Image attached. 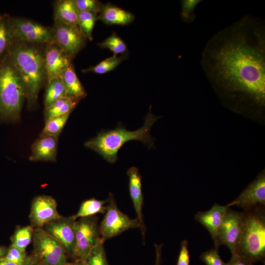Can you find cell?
<instances>
[{
    "label": "cell",
    "mask_w": 265,
    "mask_h": 265,
    "mask_svg": "<svg viewBox=\"0 0 265 265\" xmlns=\"http://www.w3.org/2000/svg\"><path fill=\"white\" fill-rule=\"evenodd\" d=\"M201 64L223 104L243 115L263 119L265 109V23L245 15L214 34Z\"/></svg>",
    "instance_id": "6da1fadb"
},
{
    "label": "cell",
    "mask_w": 265,
    "mask_h": 265,
    "mask_svg": "<svg viewBox=\"0 0 265 265\" xmlns=\"http://www.w3.org/2000/svg\"><path fill=\"white\" fill-rule=\"evenodd\" d=\"M151 106L145 117L143 126L133 131L127 130L121 123L113 130H103L97 135L84 143L85 147L100 155L104 159L111 163L118 159V153L123 145L131 140H138L151 148L154 140L150 135L151 128L160 116L154 115L151 112Z\"/></svg>",
    "instance_id": "7a4b0ae2"
},
{
    "label": "cell",
    "mask_w": 265,
    "mask_h": 265,
    "mask_svg": "<svg viewBox=\"0 0 265 265\" xmlns=\"http://www.w3.org/2000/svg\"><path fill=\"white\" fill-rule=\"evenodd\" d=\"M9 57L23 81L29 105H33L46 76L44 56L36 48L17 44L9 49Z\"/></svg>",
    "instance_id": "3957f363"
},
{
    "label": "cell",
    "mask_w": 265,
    "mask_h": 265,
    "mask_svg": "<svg viewBox=\"0 0 265 265\" xmlns=\"http://www.w3.org/2000/svg\"><path fill=\"white\" fill-rule=\"evenodd\" d=\"M26 98L23 81L8 56L0 63V119L18 120Z\"/></svg>",
    "instance_id": "277c9868"
},
{
    "label": "cell",
    "mask_w": 265,
    "mask_h": 265,
    "mask_svg": "<svg viewBox=\"0 0 265 265\" xmlns=\"http://www.w3.org/2000/svg\"><path fill=\"white\" fill-rule=\"evenodd\" d=\"M254 264L265 262V212L258 206L244 211L240 238L237 251Z\"/></svg>",
    "instance_id": "5b68a950"
},
{
    "label": "cell",
    "mask_w": 265,
    "mask_h": 265,
    "mask_svg": "<svg viewBox=\"0 0 265 265\" xmlns=\"http://www.w3.org/2000/svg\"><path fill=\"white\" fill-rule=\"evenodd\" d=\"M78 219L75 222L76 242L71 258L85 262L92 249L102 238L96 215Z\"/></svg>",
    "instance_id": "8992f818"
},
{
    "label": "cell",
    "mask_w": 265,
    "mask_h": 265,
    "mask_svg": "<svg viewBox=\"0 0 265 265\" xmlns=\"http://www.w3.org/2000/svg\"><path fill=\"white\" fill-rule=\"evenodd\" d=\"M32 242L34 256L47 265H65L67 255L61 245L42 228H34Z\"/></svg>",
    "instance_id": "52a82bcc"
},
{
    "label": "cell",
    "mask_w": 265,
    "mask_h": 265,
    "mask_svg": "<svg viewBox=\"0 0 265 265\" xmlns=\"http://www.w3.org/2000/svg\"><path fill=\"white\" fill-rule=\"evenodd\" d=\"M107 199L105 215L99 225L102 239L105 241L130 229L140 228L137 218L131 219L119 210L112 193Z\"/></svg>",
    "instance_id": "ba28073f"
},
{
    "label": "cell",
    "mask_w": 265,
    "mask_h": 265,
    "mask_svg": "<svg viewBox=\"0 0 265 265\" xmlns=\"http://www.w3.org/2000/svg\"><path fill=\"white\" fill-rule=\"evenodd\" d=\"M11 41L14 40L49 44L53 42L52 29L21 19L7 20Z\"/></svg>",
    "instance_id": "9c48e42d"
},
{
    "label": "cell",
    "mask_w": 265,
    "mask_h": 265,
    "mask_svg": "<svg viewBox=\"0 0 265 265\" xmlns=\"http://www.w3.org/2000/svg\"><path fill=\"white\" fill-rule=\"evenodd\" d=\"M53 42L71 58L84 46L86 38L78 26L54 22L52 29Z\"/></svg>",
    "instance_id": "30bf717a"
},
{
    "label": "cell",
    "mask_w": 265,
    "mask_h": 265,
    "mask_svg": "<svg viewBox=\"0 0 265 265\" xmlns=\"http://www.w3.org/2000/svg\"><path fill=\"white\" fill-rule=\"evenodd\" d=\"M243 212L227 209L217 235L218 246L225 245L231 254L236 252L239 242Z\"/></svg>",
    "instance_id": "8fae6325"
},
{
    "label": "cell",
    "mask_w": 265,
    "mask_h": 265,
    "mask_svg": "<svg viewBox=\"0 0 265 265\" xmlns=\"http://www.w3.org/2000/svg\"><path fill=\"white\" fill-rule=\"evenodd\" d=\"M73 215H61L43 226L42 229L63 247L67 256L72 257L76 242L75 222Z\"/></svg>",
    "instance_id": "7c38bea8"
},
{
    "label": "cell",
    "mask_w": 265,
    "mask_h": 265,
    "mask_svg": "<svg viewBox=\"0 0 265 265\" xmlns=\"http://www.w3.org/2000/svg\"><path fill=\"white\" fill-rule=\"evenodd\" d=\"M57 202L52 196L41 195L35 197L31 202L29 218L33 228L44 226L61 215L57 209Z\"/></svg>",
    "instance_id": "4fadbf2b"
},
{
    "label": "cell",
    "mask_w": 265,
    "mask_h": 265,
    "mask_svg": "<svg viewBox=\"0 0 265 265\" xmlns=\"http://www.w3.org/2000/svg\"><path fill=\"white\" fill-rule=\"evenodd\" d=\"M228 207L236 206L246 211L265 205V173L264 170L233 201Z\"/></svg>",
    "instance_id": "5bb4252c"
},
{
    "label": "cell",
    "mask_w": 265,
    "mask_h": 265,
    "mask_svg": "<svg viewBox=\"0 0 265 265\" xmlns=\"http://www.w3.org/2000/svg\"><path fill=\"white\" fill-rule=\"evenodd\" d=\"M71 58L54 42L48 44L44 56L48 82L59 78L71 64Z\"/></svg>",
    "instance_id": "9a60e30c"
},
{
    "label": "cell",
    "mask_w": 265,
    "mask_h": 265,
    "mask_svg": "<svg viewBox=\"0 0 265 265\" xmlns=\"http://www.w3.org/2000/svg\"><path fill=\"white\" fill-rule=\"evenodd\" d=\"M228 206L215 203L208 211H199L195 215L196 221L205 227L210 233L213 241L214 248L218 251L217 235L223 221Z\"/></svg>",
    "instance_id": "2e32d148"
},
{
    "label": "cell",
    "mask_w": 265,
    "mask_h": 265,
    "mask_svg": "<svg viewBox=\"0 0 265 265\" xmlns=\"http://www.w3.org/2000/svg\"><path fill=\"white\" fill-rule=\"evenodd\" d=\"M129 177V190L131 198L137 215V219L140 223V229L143 238L146 228L144 222L142 213L143 195L142 190V177L137 168L134 166L130 167L127 171Z\"/></svg>",
    "instance_id": "e0dca14e"
},
{
    "label": "cell",
    "mask_w": 265,
    "mask_h": 265,
    "mask_svg": "<svg viewBox=\"0 0 265 265\" xmlns=\"http://www.w3.org/2000/svg\"><path fill=\"white\" fill-rule=\"evenodd\" d=\"M57 145L58 137L48 135H40L31 146L29 160L32 161H56Z\"/></svg>",
    "instance_id": "ac0fdd59"
},
{
    "label": "cell",
    "mask_w": 265,
    "mask_h": 265,
    "mask_svg": "<svg viewBox=\"0 0 265 265\" xmlns=\"http://www.w3.org/2000/svg\"><path fill=\"white\" fill-rule=\"evenodd\" d=\"M99 13L98 19L107 25H125L134 18L132 13L109 3L103 5Z\"/></svg>",
    "instance_id": "d6986e66"
},
{
    "label": "cell",
    "mask_w": 265,
    "mask_h": 265,
    "mask_svg": "<svg viewBox=\"0 0 265 265\" xmlns=\"http://www.w3.org/2000/svg\"><path fill=\"white\" fill-rule=\"evenodd\" d=\"M79 13L74 0L57 1L54 7V22L78 26Z\"/></svg>",
    "instance_id": "ffe728a7"
},
{
    "label": "cell",
    "mask_w": 265,
    "mask_h": 265,
    "mask_svg": "<svg viewBox=\"0 0 265 265\" xmlns=\"http://www.w3.org/2000/svg\"><path fill=\"white\" fill-rule=\"evenodd\" d=\"M59 77L65 87L68 97L79 101L86 96V92L72 64Z\"/></svg>",
    "instance_id": "44dd1931"
},
{
    "label": "cell",
    "mask_w": 265,
    "mask_h": 265,
    "mask_svg": "<svg viewBox=\"0 0 265 265\" xmlns=\"http://www.w3.org/2000/svg\"><path fill=\"white\" fill-rule=\"evenodd\" d=\"M78 101L69 97L57 100L48 108H45V121L53 118L71 113L78 103Z\"/></svg>",
    "instance_id": "7402d4cb"
},
{
    "label": "cell",
    "mask_w": 265,
    "mask_h": 265,
    "mask_svg": "<svg viewBox=\"0 0 265 265\" xmlns=\"http://www.w3.org/2000/svg\"><path fill=\"white\" fill-rule=\"evenodd\" d=\"M107 199L98 200L94 198L83 201L76 214L73 215L75 219L95 215L97 213H105Z\"/></svg>",
    "instance_id": "603a6c76"
},
{
    "label": "cell",
    "mask_w": 265,
    "mask_h": 265,
    "mask_svg": "<svg viewBox=\"0 0 265 265\" xmlns=\"http://www.w3.org/2000/svg\"><path fill=\"white\" fill-rule=\"evenodd\" d=\"M65 97H68L66 90L60 77L48 82L44 97L45 108Z\"/></svg>",
    "instance_id": "cb8c5ba5"
},
{
    "label": "cell",
    "mask_w": 265,
    "mask_h": 265,
    "mask_svg": "<svg viewBox=\"0 0 265 265\" xmlns=\"http://www.w3.org/2000/svg\"><path fill=\"white\" fill-rule=\"evenodd\" d=\"M33 231L34 228L30 225L17 227L11 238V245L26 251V248L32 242Z\"/></svg>",
    "instance_id": "d4e9b609"
},
{
    "label": "cell",
    "mask_w": 265,
    "mask_h": 265,
    "mask_svg": "<svg viewBox=\"0 0 265 265\" xmlns=\"http://www.w3.org/2000/svg\"><path fill=\"white\" fill-rule=\"evenodd\" d=\"M98 12L95 11H80L79 13L78 26L86 38L92 40V31Z\"/></svg>",
    "instance_id": "484cf974"
},
{
    "label": "cell",
    "mask_w": 265,
    "mask_h": 265,
    "mask_svg": "<svg viewBox=\"0 0 265 265\" xmlns=\"http://www.w3.org/2000/svg\"><path fill=\"white\" fill-rule=\"evenodd\" d=\"M71 113L53 118L45 121V126L40 135H51L58 137Z\"/></svg>",
    "instance_id": "4316f807"
},
{
    "label": "cell",
    "mask_w": 265,
    "mask_h": 265,
    "mask_svg": "<svg viewBox=\"0 0 265 265\" xmlns=\"http://www.w3.org/2000/svg\"><path fill=\"white\" fill-rule=\"evenodd\" d=\"M125 56L113 55L102 61L96 65L82 70L83 73L92 72L103 74L114 69L123 60Z\"/></svg>",
    "instance_id": "83f0119b"
},
{
    "label": "cell",
    "mask_w": 265,
    "mask_h": 265,
    "mask_svg": "<svg viewBox=\"0 0 265 265\" xmlns=\"http://www.w3.org/2000/svg\"><path fill=\"white\" fill-rule=\"evenodd\" d=\"M104 241L103 239L101 240L92 249L85 261L87 265H108L104 245Z\"/></svg>",
    "instance_id": "f1b7e54d"
},
{
    "label": "cell",
    "mask_w": 265,
    "mask_h": 265,
    "mask_svg": "<svg viewBox=\"0 0 265 265\" xmlns=\"http://www.w3.org/2000/svg\"><path fill=\"white\" fill-rule=\"evenodd\" d=\"M101 48H107L114 53V55L123 53L127 50L126 44L115 33H112L98 45Z\"/></svg>",
    "instance_id": "f546056e"
},
{
    "label": "cell",
    "mask_w": 265,
    "mask_h": 265,
    "mask_svg": "<svg viewBox=\"0 0 265 265\" xmlns=\"http://www.w3.org/2000/svg\"><path fill=\"white\" fill-rule=\"evenodd\" d=\"M202 0H182L181 1V10L180 17L185 23H191L196 18L195 9Z\"/></svg>",
    "instance_id": "4dcf8cb0"
},
{
    "label": "cell",
    "mask_w": 265,
    "mask_h": 265,
    "mask_svg": "<svg viewBox=\"0 0 265 265\" xmlns=\"http://www.w3.org/2000/svg\"><path fill=\"white\" fill-rule=\"evenodd\" d=\"M31 256H27L26 251H23L11 245L7 249L4 259L17 264H23L28 261Z\"/></svg>",
    "instance_id": "1f68e13d"
},
{
    "label": "cell",
    "mask_w": 265,
    "mask_h": 265,
    "mask_svg": "<svg viewBox=\"0 0 265 265\" xmlns=\"http://www.w3.org/2000/svg\"><path fill=\"white\" fill-rule=\"evenodd\" d=\"M10 42L8 21L3 17L0 21V56L10 46Z\"/></svg>",
    "instance_id": "d6a6232c"
},
{
    "label": "cell",
    "mask_w": 265,
    "mask_h": 265,
    "mask_svg": "<svg viewBox=\"0 0 265 265\" xmlns=\"http://www.w3.org/2000/svg\"><path fill=\"white\" fill-rule=\"evenodd\" d=\"M214 248L202 253L200 258L206 265H228L221 259Z\"/></svg>",
    "instance_id": "836d02e7"
},
{
    "label": "cell",
    "mask_w": 265,
    "mask_h": 265,
    "mask_svg": "<svg viewBox=\"0 0 265 265\" xmlns=\"http://www.w3.org/2000/svg\"><path fill=\"white\" fill-rule=\"evenodd\" d=\"M76 6L79 12L95 11L99 13L103 5L95 0H74Z\"/></svg>",
    "instance_id": "e575fe53"
},
{
    "label": "cell",
    "mask_w": 265,
    "mask_h": 265,
    "mask_svg": "<svg viewBox=\"0 0 265 265\" xmlns=\"http://www.w3.org/2000/svg\"><path fill=\"white\" fill-rule=\"evenodd\" d=\"M188 246L187 240L182 241L176 265H189L190 255Z\"/></svg>",
    "instance_id": "d590c367"
},
{
    "label": "cell",
    "mask_w": 265,
    "mask_h": 265,
    "mask_svg": "<svg viewBox=\"0 0 265 265\" xmlns=\"http://www.w3.org/2000/svg\"><path fill=\"white\" fill-rule=\"evenodd\" d=\"M227 264L228 265H253L254 263L236 252L232 254L231 258Z\"/></svg>",
    "instance_id": "8d00e7d4"
},
{
    "label": "cell",
    "mask_w": 265,
    "mask_h": 265,
    "mask_svg": "<svg viewBox=\"0 0 265 265\" xmlns=\"http://www.w3.org/2000/svg\"><path fill=\"white\" fill-rule=\"evenodd\" d=\"M37 260L36 258L32 255L30 259L27 262L23 264H17L7 261L1 258H0V265H32Z\"/></svg>",
    "instance_id": "74e56055"
},
{
    "label": "cell",
    "mask_w": 265,
    "mask_h": 265,
    "mask_svg": "<svg viewBox=\"0 0 265 265\" xmlns=\"http://www.w3.org/2000/svg\"><path fill=\"white\" fill-rule=\"evenodd\" d=\"M162 244H155L156 253V260L154 265H160L161 261V249Z\"/></svg>",
    "instance_id": "f35d334b"
},
{
    "label": "cell",
    "mask_w": 265,
    "mask_h": 265,
    "mask_svg": "<svg viewBox=\"0 0 265 265\" xmlns=\"http://www.w3.org/2000/svg\"><path fill=\"white\" fill-rule=\"evenodd\" d=\"M65 265H87L85 262L80 261H74L73 262H67Z\"/></svg>",
    "instance_id": "ab89813d"
},
{
    "label": "cell",
    "mask_w": 265,
    "mask_h": 265,
    "mask_svg": "<svg viewBox=\"0 0 265 265\" xmlns=\"http://www.w3.org/2000/svg\"><path fill=\"white\" fill-rule=\"evenodd\" d=\"M7 250L4 247L0 246V258H3L5 256Z\"/></svg>",
    "instance_id": "60d3db41"
},
{
    "label": "cell",
    "mask_w": 265,
    "mask_h": 265,
    "mask_svg": "<svg viewBox=\"0 0 265 265\" xmlns=\"http://www.w3.org/2000/svg\"><path fill=\"white\" fill-rule=\"evenodd\" d=\"M32 265H47L43 263V262L37 260Z\"/></svg>",
    "instance_id": "b9f144b4"
},
{
    "label": "cell",
    "mask_w": 265,
    "mask_h": 265,
    "mask_svg": "<svg viewBox=\"0 0 265 265\" xmlns=\"http://www.w3.org/2000/svg\"><path fill=\"white\" fill-rule=\"evenodd\" d=\"M3 18V17L0 15V21Z\"/></svg>",
    "instance_id": "7bdbcfd3"
}]
</instances>
